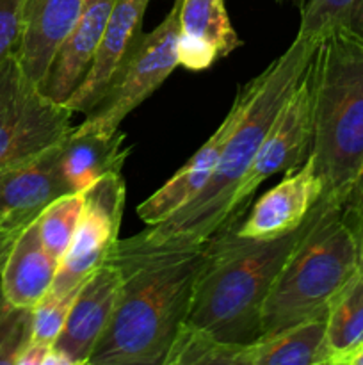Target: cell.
<instances>
[{
    "mask_svg": "<svg viewBox=\"0 0 363 365\" xmlns=\"http://www.w3.org/2000/svg\"><path fill=\"white\" fill-rule=\"evenodd\" d=\"M209 239L157 237L148 228L117 239L107 262L120 271V298L88 365L166 364L189 316Z\"/></svg>",
    "mask_w": 363,
    "mask_h": 365,
    "instance_id": "1",
    "label": "cell"
},
{
    "mask_svg": "<svg viewBox=\"0 0 363 365\" xmlns=\"http://www.w3.org/2000/svg\"><path fill=\"white\" fill-rule=\"evenodd\" d=\"M319 41L295 34L285 52L237 89L230 107L233 121L209 182L189 205L162 223L146 227L152 234L201 241L212 237L223 227L238 184L251 166L276 113L308 70Z\"/></svg>",
    "mask_w": 363,
    "mask_h": 365,
    "instance_id": "2",
    "label": "cell"
},
{
    "mask_svg": "<svg viewBox=\"0 0 363 365\" xmlns=\"http://www.w3.org/2000/svg\"><path fill=\"white\" fill-rule=\"evenodd\" d=\"M305 223L278 239L241 237L238 225L219 228L209 239L185 324L228 344L258 341L263 303Z\"/></svg>",
    "mask_w": 363,
    "mask_h": 365,
    "instance_id": "3",
    "label": "cell"
},
{
    "mask_svg": "<svg viewBox=\"0 0 363 365\" xmlns=\"http://www.w3.org/2000/svg\"><path fill=\"white\" fill-rule=\"evenodd\" d=\"M313 88L312 159L320 198L347 203L363 180V38L322 36L310 63Z\"/></svg>",
    "mask_w": 363,
    "mask_h": 365,
    "instance_id": "4",
    "label": "cell"
},
{
    "mask_svg": "<svg viewBox=\"0 0 363 365\" xmlns=\"http://www.w3.org/2000/svg\"><path fill=\"white\" fill-rule=\"evenodd\" d=\"M358 269L345 203L319 198L263 303L262 337L326 316L331 299Z\"/></svg>",
    "mask_w": 363,
    "mask_h": 365,
    "instance_id": "5",
    "label": "cell"
},
{
    "mask_svg": "<svg viewBox=\"0 0 363 365\" xmlns=\"http://www.w3.org/2000/svg\"><path fill=\"white\" fill-rule=\"evenodd\" d=\"M178 7L174 2L167 16L153 31L142 32L103 98L85 114L75 130L93 134H112L135 107L152 96L162 82L178 68Z\"/></svg>",
    "mask_w": 363,
    "mask_h": 365,
    "instance_id": "6",
    "label": "cell"
},
{
    "mask_svg": "<svg viewBox=\"0 0 363 365\" xmlns=\"http://www.w3.org/2000/svg\"><path fill=\"white\" fill-rule=\"evenodd\" d=\"M71 113L23 73L16 56L0 66V170L59 145L73 130Z\"/></svg>",
    "mask_w": 363,
    "mask_h": 365,
    "instance_id": "7",
    "label": "cell"
},
{
    "mask_svg": "<svg viewBox=\"0 0 363 365\" xmlns=\"http://www.w3.org/2000/svg\"><path fill=\"white\" fill-rule=\"evenodd\" d=\"M313 146V88L310 66L274 116L251 166L231 200L223 227L238 225L260 185L278 173L302 166ZM221 227V228H223Z\"/></svg>",
    "mask_w": 363,
    "mask_h": 365,
    "instance_id": "8",
    "label": "cell"
},
{
    "mask_svg": "<svg viewBox=\"0 0 363 365\" xmlns=\"http://www.w3.org/2000/svg\"><path fill=\"white\" fill-rule=\"evenodd\" d=\"M84 192V207L77 232L64 253L50 291L57 294L78 292L85 280L105 264L110 250L120 239V227L127 203L123 175L109 173Z\"/></svg>",
    "mask_w": 363,
    "mask_h": 365,
    "instance_id": "9",
    "label": "cell"
},
{
    "mask_svg": "<svg viewBox=\"0 0 363 365\" xmlns=\"http://www.w3.org/2000/svg\"><path fill=\"white\" fill-rule=\"evenodd\" d=\"M120 289V271L107 260L78 289L63 331L53 344L66 365H88L109 327Z\"/></svg>",
    "mask_w": 363,
    "mask_h": 365,
    "instance_id": "10",
    "label": "cell"
},
{
    "mask_svg": "<svg viewBox=\"0 0 363 365\" xmlns=\"http://www.w3.org/2000/svg\"><path fill=\"white\" fill-rule=\"evenodd\" d=\"M322 195L312 155L302 166L287 171V177L251 203L237 227L248 239H278L298 230Z\"/></svg>",
    "mask_w": 363,
    "mask_h": 365,
    "instance_id": "11",
    "label": "cell"
},
{
    "mask_svg": "<svg viewBox=\"0 0 363 365\" xmlns=\"http://www.w3.org/2000/svg\"><path fill=\"white\" fill-rule=\"evenodd\" d=\"M149 0H114L91 68L73 95L63 103L71 113H91L103 98L114 75L137 46Z\"/></svg>",
    "mask_w": 363,
    "mask_h": 365,
    "instance_id": "12",
    "label": "cell"
},
{
    "mask_svg": "<svg viewBox=\"0 0 363 365\" xmlns=\"http://www.w3.org/2000/svg\"><path fill=\"white\" fill-rule=\"evenodd\" d=\"M178 64L209 70L242 45L231 27L224 0H178Z\"/></svg>",
    "mask_w": 363,
    "mask_h": 365,
    "instance_id": "13",
    "label": "cell"
},
{
    "mask_svg": "<svg viewBox=\"0 0 363 365\" xmlns=\"http://www.w3.org/2000/svg\"><path fill=\"white\" fill-rule=\"evenodd\" d=\"M112 4L114 0H85L39 88L46 98L64 103L84 81L102 41Z\"/></svg>",
    "mask_w": 363,
    "mask_h": 365,
    "instance_id": "14",
    "label": "cell"
},
{
    "mask_svg": "<svg viewBox=\"0 0 363 365\" xmlns=\"http://www.w3.org/2000/svg\"><path fill=\"white\" fill-rule=\"evenodd\" d=\"M60 146H52L23 163L0 170V220H36L48 203L73 192L60 170Z\"/></svg>",
    "mask_w": 363,
    "mask_h": 365,
    "instance_id": "15",
    "label": "cell"
},
{
    "mask_svg": "<svg viewBox=\"0 0 363 365\" xmlns=\"http://www.w3.org/2000/svg\"><path fill=\"white\" fill-rule=\"evenodd\" d=\"M85 0H23V34L16 59L23 73L41 88L50 63L77 21Z\"/></svg>",
    "mask_w": 363,
    "mask_h": 365,
    "instance_id": "16",
    "label": "cell"
},
{
    "mask_svg": "<svg viewBox=\"0 0 363 365\" xmlns=\"http://www.w3.org/2000/svg\"><path fill=\"white\" fill-rule=\"evenodd\" d=\"M231 121H233V113L230 109L219 127L216 128V132L203 143L201 148L162 187L157 189L152 196L139 203L137 216L141 217L146 227H153V225L166 221L167 217L189 205L201 192L210 175L216 170L224 139L230 132Z\"/></svg>",
    "mask_w": 363,
    "mask_h": 365,
    "instance_id": "17",
    "label": "cell"
},
{
    "mask_svg": "<svg viewBox=\"0 0 363 365\" xmlns=\"http://www.w3.org/2000/svg\"><path fill=\"white\" fill-rule=\"evenodd\" d=\"M59 262L43 246L38 221H32L14 242L0 274V291L18 309H34L52 289Z\"/></svg>",
    "mask_w": 363,
    "mask_h": 365,
    "instance_id": "18",
    "label": "cell"
},
{
    "mask_svg": "<svg viewBox=\"0 0 363 365\" xmlns=\"http://www.w3.org/2000/svg\"><path fill=\"white\" fill-rule=\"evenodd\" d=\"M127 134H93L73 130L60 146V170L68 187L82 192L96 180L109 173H120L130 155V146H125Z\"/></svg>",
    "mask_w": 363,
    "mask_h": 365,
    "instance_id": "19",
    "label": "cell"
},
{
    "mask_svg": "<svg viewBox=\"0 0 363 365\" xmlns=\"http://www.w3.org/2000/svg\"><path fill=\"white\" fill-rule=\"evenodd\" d=\"M244 365H327L326 316L246 344Z\"/></svg>",
    "mask_w": 363,
    "mask_h": 365,
    "instance_id": "20",
    "label": "cell"
},
{
    "mask_svg": "<svg viewBox=\"0 0 363 365\" xmlns=\"http://www.w3.org/2000/svg\"><path fill=\"white\" fill-rule=\"evenodd\" d=\"M363 344V271L331 299L326 312L327 365H342L344 360Z\"/></svg>",
    "mask_w": 363,
    "mask_h": 365,
    "instance_id": "21",
    "label": "cell"
},
{
    "mask_svg": "<svg viewBox=\"0 0 363 365\" xmlns=\"http://www.w3.org/2000/svg\"><path fill=\"white\" fill-rule=\"evenodd\" d=\"M246 344H228L206 331L182 324L164 365H244Z\"/></svg>",
    "mask_w": 363,
    "mask_h": 365,
    "instance_id": "22",
    "label": "cell"
},
{
    "mask_svg": "<svg viewBox=\"0 0 363 365\" xmlns=\"http://www.w3.org/2000/svg\"><path fill=\"white\" fill-rule=\"evenodd\" d=\"M298 34L320 39L333 31L363 38V0H306Z\"/></svg>",
    "mask_w": 363,
    "mask_h": 365,
    "instance_id": "23",
    "label": "cell"
},
{
    "mask_svg": "<svg viewBox=\"0 0 363 365\" xmlns=\"http://www.w3.org/2000/svg\"><path fill=\"white\" fill-rule=\"evenodd\" d=\"M82 207L84 192H68L48 203L36 220L43 246L59 264L73 241Z\"/></svg>",
    "mask_w": 363,
    "mask_h": 365,
    "instance_id": "24",
    "label": "cell"
},
{
    "mask_svg": "<svg viewBox=\"0 0 363 365\" xmlns=\"http://www.w3.org/2000/svg\"><path fill=\"white\" fill-rule=\"evenodd\" d=\"M32 309H18L0 291V365H16L31 342Z\"/></svg>",
    "mask_w": 363,
    "mask_h": 365,
    "instance_id": "25",
    "label": "cell"
},
{
    "mask_svg": "<svg viewBox=\"0 0 363 365\" xmlns=\"http://www.w3.org/2000/svg\"><path fill=\"white\" fill-rule=\"evenodd\" d=\"M73 294H57L50 291L38 305L32 309V334L31 342L36 344L53 346L63 331L64 323L68 319L73 299Z\"/></svg>",
    "mask_w": 363,
    "mask_h": 365,
    "instance_id": "26",
    "label": "cell"
},
{
    "mask_svg": "<svg viewBox=\"0 0 363 365\" xmlns=\"http://www.w3.org/2000/svg\"><path fill=\"white\" fill-rule=\"evenodd\" d=\"M23 34V0H0V66L16 56Z\"/></svg>",
    "mask_w": 363,
    "mask_h": 365,
    "instance_id": "27",
    "label": "cell"
},
{
    "mask_svg": "<svg viewBox=\"0 0 363 365\" xmlns=\"http://www.w3.org/2000/svg\"><path fill=\"white\" fill-rule=\"evenodd\" d=\"M32 221L34 220H28V217H6V220H0V274H2L7 259H9L14 242Z\"/></svg>",
    "mask_w": 363,
    "mask_h": 365,
    "instance_id": "28",
    "label": "cell"
},
{
    "mask_svg": "<svg viewBox=\"0 0 363 365\" xmlns=\"http://www.w3.org/2000/svg\"><path fill=\"white\" fill-rule=\"evenodd\" d=\"M345 210H347V217L351 221L352 230H354L356 245H358L359 269L363 271V180L354 189L349 202L345 203Z\"/></svg>",
    "mask_w": 363,
    "mask_h": 365,
    "instance_id": "29",
    "label": "cell"
},
{
    "mask_svg": "<svg viewBox=\"0 0 363 365\" xmlns=\"http://www.w3.org/2000/svg\"><path fill=\"white\" fill-rule=\"evenodd\" d=\"M342 365H363V344L358 346V348L344 360Z\"/></svg>",
    "mask_w": 363,
    "mask_h": 365,
    "instance_id": "30",
    "label": "cell"
},
{
    "mask_svg": "<svg viewBox=\"0 0 363 365\" xmlns=\"http://www.w3.org/2000/svg\"><path fill=\"white\" fill-rule=\"evenodd\" d=\"M278 2H290L292 6H295V7H298V9H301V7L305 6L306 0H278Z\"/></svg>",
    "mask_w": 363,
    "mask_h": 365,
    "instance_id": "31",
    "label": "cell"
}]
</instances>
